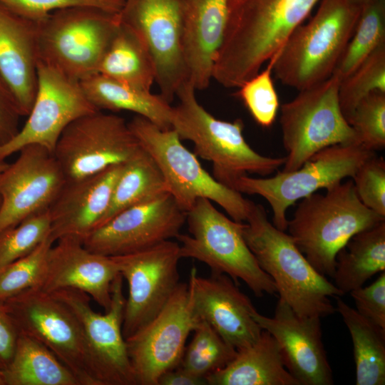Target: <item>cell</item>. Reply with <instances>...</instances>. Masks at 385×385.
<instances>
[{"label":"cell","instance_id":"6da1fadb","mask_svg":"<svg viewBox=\"0 0 385 385\" xmlns=\"http://www.w3.org/2000/svg\"><path fill=\"white\" fill-rule=\"evenodd\" d=\"M319 0H230L212 79L238 88L282 48Z\"/></svg>","mask_w":385,"mask_h":385},{"label":"cell","instance_id":"7a4b0ae2","mask_svg":"<svg viewBox=\"0 0 385 385\" xmlns=\"http://www.w3.org/2000/svg\"><path fill=\"white\" fill-rule=\"evenodd\" d=\"M245 222L244 239L260 268L273 280L279 298L299 315L334 314L330 297L343 293L314 268L289 233L274 226L265 207L253 202Z\"/></svg>","mask_w":385,"mask_h":385},{"label":"cell","instance_id":"3957f363","mask_svg":"<svg viewBox=\"0 0 385 385\" xmlns=\"http://www.w3.org/2000/svg\"><path fill=\"white\" fill-rule=\"evenodd\" d=\"M325 190L302 199L287 230L314 268L332 277L338 252L355 234L385 217L360 201L351 178Z\"/></svg>","mask_w":385,"mask_h":385},{"label":"cell","instance_id":"277c9868","mask_svg":"<svg viewBox=\"0 0 385 385\" xmlns=\"http://www.w3.org/2000/svg\"><path fill=\"white\" fill-rule=\"evenodd\" d=\"M195 89L185 81L177 91L172 128L180 138L191 141L195 154L211 162L213 177L232 189L235 181L247 173L267 176L284 165L285 157L262 155L245 140L243 121L216 118L197 101Z\"/></svg>","mask_w":385,"mask_h":385},{"label":"cell","instance_id":"5b68a950","mask_svg":"<svg viewBox=\"0 0 385 385\" xmlns=\"http://www.w3.org/2000/svg\"><path fill=\"white\" fill-rule=\"evenodd\" d=\"M361 7L350 0H322L314 16L289 36L273 71L282 83L303 90L334 71L357 24Z\"/></svg>","mask_w":385,"mask_h":385},{"label":"cell","instance_id":"8992f818","mask_svg":"<svg viewBox=\"0 0 385 385\" xmlns=\"http://www.w3.org/2000/svg\"><path fill=\"white\" fill-rule=\"evenodd\" d=\"M128 125L141 147L155 160L168 192L182 210L187 212L198 199L206 198L222 207L233 220L246 221L253 202L210 175L175 130L163 129L138 115Z\"/></svg>","mask_w":385,"mask_h":385},{"label":"cell","instance_id":"52a82bcc","mask_svg":"<svg viewBox=\"0 0 385 385\" xmlns=\"http://www.w3.org/2000/svg\"><path fill=\"white\" fill-rule=\"evenodd\" d=\"M190 235L178 234L182 258L206 264L212 274L228 275L237 285L242 280L257 297L277 292L272 278L259 266L244 237L245 223L217 210L206 198L198 199L186 212Z\"/></svg>","mask_w":385,"mask_h":385},{"label":"cell","instance_id":"ba28073f","mask_svg":"<svg viewBox=\"0 0 385 385\" xmlns=\"http://www.w3.org/2000/svg\"><path fill=\"white\" fill-rule=\"evenodd\" d=\"M37 23L38 61L80 82L98 73L120 18L98 7L72 6Z\"/></svg>","mask_w":385,"mask_h":385},{"label":"cell","instance_id":"9c48e42d","mask_svg":"<svg viewBox=\"0 0 385 385\" xmlns=\"http://www.w3.org/2000/svg\"><path fill=\"white\" fill-rule=\"evenodd\" d=\"M341 78L332 73L324 81L299 91L280 107L282 143L287 155L282 171L299 168L319 150L337 144H359L343 115L339 100Z\"/></svg>","mask_w":385,"mask_h":385},{"label":"cell","instance_id":"30bf717a","mask_svg":"<svg viewBox=\"0 0 385 385\" xmlns=\"http://www.w3.org/2000/svg\"><path fill=\"white\" fill-rule=\"evenodd\" d=\"M375 152L360 144H337L325 148L313 155L299 168L284 172L277 170L269 178L240 177L233 188L240 193L258 195L270 204L272 224L285 231L288 207L297 200L327 189L354 176L358 168Z\"/></svg>","mask_w":385,"mask_h":385},{"label":"cell","instance_id":"8fae6325","mask_svg":"<svg viewBox=\"0 0 385 385\" xmlns=\"http://www.w3.org/2000/svg\"><path fill=\"white\" fill-rule=\"evenodd\" d=\"M21 334L47 347L80 385H98L92 372L81 324L51 293L30 289L1 302Z\"/></svg>","mask_w":385,"mask_h":385},{"label":"cell","instance_id":"7c38bea8","mask_svg":"<svg viewBox=\"0 0 385 385\" xmlns=\"http://www.w3.org/2000/svg\"><path fill=\"white\" fill-rule=\"evenodd\" d=\"M141 149L123 118L98 111L71 123L53 153L66 181H71L124 164Z\"/></svg>","mask_w":385,"mask_h":385},{"label":"cell","instance_id":"4fadbf2b","mask_svg":"<svg viewBox=\"0 0 385 385\" xmlns=\"http://www.w3.org/2000/svg\"><path fill=\"white\" fill-rule=\"evenodd\" d=\"M119 274L111 287V305L104 314L95 312L91 297L73 289L52 292L77 317L83 333L88 356L98 385H137L128 354L122 325L126 297Z\"/></svg>","mask_w":385,"mask_h":385},{"label":"cell","instance_id":"5bb4252c","mask_svg":"<svg viewBox=\"0 0 385 385\" xmlns=\"http://www.w3.org/2000/svg\"><path fill=\"white\" fill-rule=\"evenodd\" d=\"M200 321L190 304L188 284L180 282L163 309L125 339L137 385H158L163 374L179 366L187 338Z\"/></svg>","mask_w":385,"mask_h":385},{"label":"cell","instance_id":"9a60e30c","mask_svg":"<svg viewBox=\"0 0 385 385\" xmlns=\"http://www.w3.org/2000/svg\"><path fill=\"white\" fill-rule=\"evenodd\" d=\"M119 18L145 46L160 94L170 103L188 80L180 0H124Z\"/></svg>","mask_w":385,"mask_h":385},{"label":"cell","instance_id":"2e32d148","mask_svg":"<svg viewBox=\"0 0 385 385\" xmlns=\"http://www.w3.org/2000/svg\"><path fill=\"white\" fill-rule=\"evenodd\" d=\"M111 257L128 287L122 325L125 339L152 320L178 288L180 245L169 240L142 251Z\"/></svg>","mask_w":385,"mask_h":385},{"label":"cell","instance_id":"e0dca14e","mask_svg":"<svg viewBox=\"0 0 385 385\" xmlns=\"http://www.w3.org/2000/svg\"><path fill=\"white\" fill-rule=\"evenodd\" d=\"M98 111L86 96L79 81L38 61L36 91L27 120L14 138L0 145V160L31 144L53 152L71 123Z\"/></svg>","mask_w":385,"mask_h":385},{"label":"cell","instance_id":"ac0fdd59","mask_svg":"<svg viewBox=\"0 0 385 385\" xmlns=\"http://www.w3.org/2000/svg\"><path fill=\"white\" fill-rule=\"evenodd\" d=\"M186 212L164 192L118 212L83 241L89 250L113 257L142 251L175 238Z\"/></svg>","mask_w":385,"mask_h":385},{"label":"cell","instance_id":"d6986e66","mask_svg":"<svg viewBox=\"0 0 385 385\" xmlns=\"http://www.w3.org/2000/svg\"><path fill=\"white\" fill-rule=\"evenodd\" d=\"M0 173V234L48 210L66 183L53 152L31 144Z\"/></svg>","mask_w":385,"mask_h":385},{"label":"cell","instance_id":"ffe728a7","mask_svg":"<svg viewBox=\"0 0 385 385\" xmlns=\"http://www.w3.org/2000/svg\"><path fill=\"white\" fill-rule=\"evenodd\" d=\"M253 319L277 342L288 371L299 385H332V370L322 342L321 317L297 314L279 299L272 317Z\"/></svg>","mask_w":385,"mask_h":385},{"label":"cell","instance_id":"44dd1931","mask_svg":"<svg viewBox=\"0 0 385 385\" xmlns=\"http://www.w3.org/2000/svg\"><path fill=\"white\" fill-rule=\"evenodd\" d=\"M190 302L200 320L207 322L228 344L239 350L255 342L262 329L253 319L256 310L250 298L228 275H197L195 267L188 283Z\"/></svg>","mask_w":385,"mask_h":385},{"label":"cell","instance_id":"7402d4cb","mask_svg":"<svg viewBox=\"0 0 385 385\" xmlns=\"http://www.w3.org/2000/svg\"><path fill=\"white\" fill-rule=\"evenodd\" d=\"M116 262L109 256L88 250L72 237L56 241L50 247L39 289L52 293L63 289L81 291L105 312L111 305V287L119 274Z\"/></svg>","mask_w":385,"mask_h":385},{"label":"cell","instance_id":"603a6c76","mask_svg":"<svg viewBox=\"0 0 385 385\" xmlns=\"http://www.w3.org/2000/svg\"><path fill=\"white\" fill-rule=\"evenodd\" d=\"M123 165H113L96 174L66 181L48 209L49 236L53 242L64 237L83 242L99 227Z\"/></svg>","mask_w":385,"mask_h":385},{"label":"cell","instance_id":"cb8c5ba5","mask_svg":"<svg viewBox=\"0 0 385 385\" xmlns=\"http://www.w3.org/2000/svg\"><path fill=\"white\" fill-rule=\"evenodd\" d=\"M230 0H180L183 47L188 80L195 90L207 88L222 43Z\"/></svg>","mask_w":385,"mask_h":385},{"label":"cell","instance_id":"d4e9b609","mask_svg":"<svg viewBox=\"0 0 385 385\" xmlns=\"http://www.w3.org/2000/svg\"><path fill=\"white\" fill-rule=\"evenodd\" d=\"M38 23L0 4V76L22 116L33 105L37 86Z\"/></svg>","mask_w":385,"mask_h":385},{"label":"cell","instance_id":"484cf974","mask_svg":"<svg viewBox=\"0 0 385 385\" xmlns=\"http://www.w3.org/2000/svg\"><path fill=\"white\" fill-rule=\"evenodd\" d=\"M206 379L210 385H299L285 367L277 342L264 329L255 342L237 350L225 367Z\"/></svg>","mask_w":385,"mask_h":385},{"label":"cell","instance_id":"4316f807","mask_svg":"<svg viewBox=\"0 0 385 385\" xmlns=\"http://www.w3.org/2000/svg\"><path fill=\"white\" fill-rule=\"evenodd\" d=\"M80 84L88 101L98 111H130L163 129L172 128L173 107L160 94L99 73L81 81Z\"/></svg>","mask_w":385,"mask_h":385},{"label":"cell","instance_id":"83f0119b","mask_svg":"<svg viewBox=\"0 0 385 385\" xmlns=\"http://www.w3.org/2000/svg\"><path fill=\"white\" fill-rule=\"evenodd\" d=\"M385 271V220L352 236L336 256L334 285L343 293Z\"/></svg>","mask_w":385,"mask_h":385},{"label":"cell","instance_id":"f1b7e54d","mask_svg":"<svg viewBox=\"0 0 385 385\" xmlns=\"http://www.w3.org/2000/svg\"><path fill=\"white\" fill-rule=\"evenodd\" d=\"M98 73L144 90L150 91L155 82L150 53L135 33L120 20L101 58Z\"/></svg>","mask_w":385,"mask_h":385},{"label":"cell","instance_id":"f546056e","mask_svg":"<svg viewBox=\"0 0 385 385\" xmlns=\"http://www.w3.org/2000/svg\"><path fill=\"white\" fill-rule=\"evenodd\" d=\"M336 299V311L340 314L352 340L356 384L384 385L385 329L361 315L340 297Z\"/></svg>","mask_w":385,"mask_h":385},{"label":"cell","instance_id":"4dcf8cb0","mask_svg":"<svg viewBox=\"0 0 385 385\" xmlns=\"http://www.w3.org/2000/svg\"><path fill=\"white\" fill-rule=\"evenodd\" d=\"M2 371L5 385H80L47 347L21 333L12 359Z\"/></svg>","mask_w":385,"mask_h":385},{"label":"cell","instance_id":"1f68e13d","mask_svg":"<svg viewBox=\"0 0 385 385\" xmlns=\"http://www.w3.org/2000/svg\"><path fill=\"white\" fill-rule=\"evenodd\" d=\"M166 192L167 187L159 168L142 148L132 159L124 163L99 227L123 210Z\"/></svg>","mask_w":385,"mask_h":385},{"label":"cell","instance_id":"d6a6232c","mask_svg":"<svg viewBox=\"0 0 385 385\" xmlns=\"http://www.w3.org/2000/svg\"><path fill=\"white\" fill-rule=\"evenodd\" d=\"M385 43V0L361 7L359 18L333 73L341 80L351 73L380 45Z\"/></svg>","mask_w":385,"mask_h":385},{"label":"cell","instance_id":"836d02e7","mask_svg":"<svg viewBox=\"0 0 385 385\" xmlns=\"http://www.w3.org/2000/svg\"><path fill=\"white\" fill-rule=\"evenodd\" d=\"M193 332V338L185 347L179 365L192 374L207 379L225 367L235 356L237 350L205 321L200 320Z\"/></svg>","mask_w":385,"mask_h":385},{"label":"cell","instance_id":"e575fe53","mask_svg":"<svg viewBox=\"0 0 385 385\" xmlns=\"http://www.w3.org/2000/svg\"><path fill=\"white\" fill-rule=\"evenodd\" d=\"M376 91L385 93V43L380 45L351 73L341 80L339 105L348 123L359 103Z\"/></svg>","mask_w":385,"mask_h":385},{"label":"cell","instance_id":"d590c367","mask_svg":"<svg viewBox=\"0 0 385 385\" xmlns=\"http://www.w3.org/2000/svg\"><path fill=\"white\" fill-rule=\"evenodd\" d=\"M279 53V51L269 60L265 69L242 83L235 93L255 121L264 128H269L273 124L279 108L272 78L273 66Z\"/></svg>","mask_w":385,"mask_h":385},{"label":"cell","instance_id":"8d00e7d4","mask_svg":"<svg viewBox=\"0 0 385 385\" xmlns=\"http://www.w3.org/2000/svg\"><path fill=\"white\" fill-rule=\"evenodd\" d=\"M53 243L48 236L31 252L0 270V302L39 287L47 254Z\"/></svg>","mask_w":385,"mask_h":385},{"label":"cell","instance_id":"74e56055","mask_svg":"<svg viewBox=\"0 0 385 385\" xmlns=\"http://www.w3.org/2000/svg\"><path fill=\"white\" fill-rule=\"evenodd\" d=\"M51 217L46 210L31 216L0 234V270L31 252L50 235Z\"/></svg>","mask_w":385,"mask_h":385},{"label":"cell","instance_id":"f35d334b","mask_svg":"<svg viewBox=\"0 0 385 385\" xmlns=\"http://www.w3.org/2000/svg\"><path fill=\"white\" fill-rule=\"evenodd\" d=\"M359 143L375 152L385 147V93L374 91L356 106L349 122Z\"/></svg>","mask_w":385,"mask_h":385},{"label":"cell","instance_id":"ab89813d","mask_svg":"<svg viewBox=\"0 0 385 385\" xmlns=\"http://www.w3.org/2000/svg\"><path fill=\"white\" fill-rule=\"evenodd\" d=\"M360 201L385 217V161L376 154L358 168L351 178Z\"/></svg>","mask_w":385,"mask_h":385},{"label":"cell","instance_id":"60d3db41","mask_svg":"<svg viewBox=\"0 0 385 385\" xmlns=\"http://www.w3.org/2000/svg\"><path fill=\"white\" fill-rule=\"evenodd\" d=\"M123 0H0V4L15 14L38 22L51 13L72 6H94L119 13Z\"/></svg>","mask_w":385,"mask_h":385},{"label":"cell","instance_id":"b9f144b4","mask_svg":"<svg viewBox=\"0 0 385 385\" xmlns=\"http://www.w3.org/2000/svg\"><path fill=\"white\" fill-rule=\"evenodd\" d=\"M349 293L354 301L356 310L385 329V271L369 286L363 285Z\"/></svg>","mask_w":385,"mask_h":385},{"label":"cell","instance_id":"7bdbcfd3","mask_svg":"<svg viewBox=\"0 0 385 385\" xmlns=\"http://www.w3.org/2000/svg\"><path fill=\"white\" fill-rule=\"evenodd\" d=\"M21 116L15 99L0 76V145L9 141L19 132Z\"/></svg>","mask_w":385,"mask_h":385},{"label":"cell","instance_id":"ee69618b","mask_svg":"<svg viewBox=\"0 0 385 385\" xmlns=\"http://www.w3.org/2000/svg\"><path fill=\"white\" fill-rule=\"evenodd\" d=\"M20 332L0 302V370H5L14 356Z\"/></svg>","mask_w":385,"mask_h":385},{"label":"cell","instance_id":"f6af8a7d","mask_svg":"<svg viewBox=\"0 0 385 385\" xmlns=\"http://www.w3.org/2000/svg\"><path fill=\"white\" fill-rule=\"evenodd\" d=\"M158 385H208L206 379L196 376L180 366L163 374Z\"/></svg>","mask_w":385,"mask_h":385},{"label":"cell","instance_id":"bcb514c9","mask_svg":"<svg viewBox=\"0 0 385 385\" xmlns=\"http://www.w3.org/2000/svg\"><path fill=\"white\" fill-rule=\"evenodd\" d=\"M353 4L361 7L363 5L378 0H350Z\"/></svg>","mask_w":385,"mask_h":385},{"label":"cell","instance_id":"7dc6e473","mask_svg":"<svg viewBox=\"0 0 385 385\" xmlns=\"http://www.w3.org/2000/svg\"><path fill=\"white\" fill-rule=\"evenodd\" d=\"M8 163L5 161V160H0V173L3 171L6 166L8 165Z\"/></svg>","mask_w":385,"mask_h":385},{"label":"cell","instance_id":"c3c4849f","mask_svg":"<svg viewBox=\"0 0 385 385\" xmlns=\"http://www.w3.org/2000/svg\"><path fill=\"white\" fill-rule=\"evenodd\" d=\"M0 385H5L4 376L3 371L0 370Z\"/></svg>","mask_w":385,"mask_h":385},{"label":"cell","instance_id":"681fc988","mask_svg":"<svg viewBox=\"0 0 385 385\" xmlns=\"http://www.w3.org/2000/svg\"><path fill=\"white\" fill-rule=\"evenodd\" d=\"M0 204H1V197H0Z\"/></svg>","mask_w":385,"mask_h":385},{"label":"cell","instance_id":"f907efd6","mask_svg":"<svg viewBox=\"0 0 385 385\" xmlns=\"http://www.w3.org/2000/svg\"><path fill=\"white\" fill-rule=\"evenodd\" d=\"M123 1H124V0H123Z\"/></svg>","mask_w":385,"mask_h":385}]
</instances>
